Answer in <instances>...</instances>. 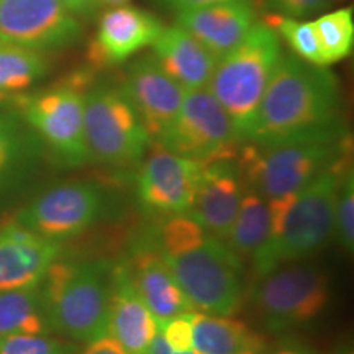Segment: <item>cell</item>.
<instances>
[{
    "instance_id": "cell-4",
    "label": "cell",
    "mask_w": 354,
    "mask_h": 354,
    "mask_svg": "<svg viewBox=\"0 0 354 354\" xmlns=\"http://www.w3.org/2000/svg\"><path fill=\"white\" fill-rule=\"evenodd\" d=\"M113 268L109 261L50 266L41 292L53 331L81 343L107 335Z\"/></svg>"
},
{
    "instance_id": "cell-28",
    "label": "cell",
    "mask_w": 354,
    "mask_h": 354,
    "mask_svg": "<svg viewBox=\"0 0 354 354\" xmlns=\"http://www.w3.org/2000/svg\"><path fill=\"white\" fill-rule=\"evenodd\" d=\"M335 234L348 253L354 251V174L344 169L335 198Z\"/></svg>"
},
{
    "instance_id": "cell-12",
    "label": "cell",
    "mask_w": 354,
    "mask_h": 354,
    "mask_svg": "<svg viewBox=\"0 0 354 354\" xmlns=\"http://www.w3.org/2000/svg\"><path fill=\"white\" fill-rule=\"evenodd\" d=\"M203 162L154 143L140 167L136 194L146 210L187 215L196 198Z\"/></svg>"
},
{
    "instance_id": "cell-2",
    "label": "cell",
    "mask_w": 354,
    "mask_h": 354,
    "mask_svg": "<svg viewBox=\"0 0 354 354\" xmlns=\"http://www.w3.org/2000/svg\"><path fill=\"white\" fill-rule=\"evenodd\" d=\"M194 310L233 315L243 302V261L192 216L174 215L153 240Z\"/></svg>"
},
{
    "instance_id": "cell-38",
    "label": "cell",
    "mask_w": 354,
    "mask_h": 354,
    "mask_svg": "<svg viewBox=\"0 0 354 354\" xmlns=\"http://www.w3.org/2000/svg\"><path fill=\"white\" fill-rule=\"evenodd\" d=\"M130 0H94L95 6H104V7H120V6H127Z\"/></svg>"
},
{
    "instance_id": "cell-39",
    "label": "cell",
    "mask_w": 354,
    "mask_h": 354,
    "mask_svg": "<svg viewBox=\"0 0 354 354\" xmlns=\"http://www.w3.org/2000/svg\"><path fill=\"white\" fill-rule=\"evenodd\" d=\"M241 354H268V348L266 349H251V351L241 353Z\"/></svg>"
},
{
    "instance_id": "cell-33",
    "label": "cell",
    "mask_w": 354,
    "mask_h": 354,
    "mask_svg": "<svg viewBox=\"0 0 354 354\" xmlns=\"http://www.w3.org/2000/svg\"><path fill=\"white\" fill-rule=\"evenodd\" d=\"M158 6L171 12H180V10H189V8H198V7H207V6H216V3H227L234 2V0H154Z\"/></svg>"
},
{
    "instance_id": "cell-20",
    "label": "cell",
    "mask_w": 354,
    "mask_h": 354,
    "mask_svg": "<svg viewBox=\"0 0 354 354\" xmlns=\"http://www.w3.org/2000/svg\"><path fill=\"white\" fill-rule=\"evenodd\" d=\"M158 330L159 323L136 292L127 266H115L107 335L128 354H148Z\"/></svg>"
},
{
    "instance_id": "cell-34",
    "label": "cell",
    "mask_w": 354,
    "mask_h": 354,
    "mask_svg": "<svg viewBox=\"0 0 354 354\" xmlns=\"http://www.w3.org/2000/svg\"><path fill=\"white\" fill-rule=\"evenodd\" d=\"M81 354H128L110 335H104L94 342L87 343V348Z\"/></svg>"
},
{
    "instance_id": "cell-24",
    "label": "cell",
    "mask_w": 354,
    "mask_h": 354,
    "mask_svg": "<svg viewBox=\"0 0 354 354\" xmlns=\"http://www.w3.org/2000/svg\"><path fill=\"white\" fill-rule=\"evenodd\" d=\"M271 212L269 203L256 190L246 187L240 209L227 236V245L238 256H253L263 248L269 236Z\"/></svg>"
},
{
    "instance_id": "cell-9",
    "label": "cell",
    "mask_w": 354,
    "mask_h": 354,
    "mask_svg": "<svg viewBox=\"0 0 354 354\" xmlns=\"http://www.w3.org/2000/svg\"><path fill=\"white\" fill-rule=\"evenodd\" d=\"M240 141L228 113L205 87L185 92L179 113L156 143L177 154L207 162L234 156Z\"/></svg>"
},
{
    "instance_id": "cell-18",
    "label": "cell",
    "mask_w": 354,
    "mask_h": 354,
    "mask_svg": "<svg viewBox=\"0 0 354 354\" xmlns=\"http://www.w3.org/2000/svg\"><path fill=\"white\" fill-rule=\"evenodd\" d=\"M176 15V25L198 39L216 57L233 50L256 24V12L250 0L189 8Z\"/></svg>"
},
{
    "instance_id": "cell-27",
    "label": "cell",
    "mask_w": 354,
    "mask_h": 354,
    "mask_svg": "<svg viewBox=\"0 0 354 354\" xmlns=\"http://www.w3.org/2000/svg\"><path fill=\"white\" fill-rule=\"evenodd\" d=\"M264 24L271 26L279 37L284 38L294 55L299 56L300 59L315 66H326L313 21H302L284 15H271L266 19Z\"/></svg>"
},
{
    "instance_id": "cell-10",
    "label": "cell",
    "mask_w": 354,
    "mask_h": 354,
    "mask_svg": "<svg viewBox=\"0 0 354 354\" xmlns=\"http://www.w3.org/2000/svg\"><path fill=\"white\" fill-rule=\"evenodd\" d=\"M84 99L82 82L74 79L21 104L26 122L69 166L91 161L84 130Z\"/></svg>"
},
{
    "instance_id": "cell-5",
    "label": "cell",
    "mask_w": 354,
    "mask_h": 354,
    "mask_svg": "<svg viewBox=\"0 0 354 354\" xmlns=\"http://www.w3.org/2000/svg\"><path fill=\"white\" fill-rule=\"evenodd\" d=\"M282 56L279 35L268 24L256 21L246 37L216 61L207 88L228 113L241 141Z\"/></svg>"
},
{
    "instance_id": "cell-29",
    "label": "cell",
    "mask_w": 354,
    "mask_h": 354,
    "mask_svg": "<svg viewBox=\"0 0 354 354\" xmlns=\"http://www.w3.org/2000/svg\"><path fill=\"white\" fill-rule=\"evenodd\" d=\"M0 354H77V348L50 335H7L0 336Z\"/></svg>"
},
{
    "instance_id": "cell-30",
    "label": "cell",
    "mask_w": 354,
    "mask_h": 354,
    "mask_svg": "<svg viewBox=\"0 0 354 354\" xmlns=\"http://www.w3.org/2000/svg\"><path fill=\"white\" fill-rule=\"evenodd\" d=\"M194 312V310H192ZM192 312L180 313L159 325V333L176 353L192 351Z\"/></svg>"
},
{
    "instance_id": "cell-23",
    "label": "cell",
    "mask_w": 354,
    "mask_h": 354,
    "mask_svg": "<svg viewBox=\"0 0 354 354\" xmlns=\"http://www.w3.org/2000/svg\"><path fill=\"white\" fill-rule=\"evenodd\" d=\"M53 333L39 284L0 290V336Z\"/></svg>"
},
{
    "instance_id": "cell-22",
    "label": "cell",
    "mask_w": 354,
    "mask_h": 354,
    "mask_svg": "<svg viewBox=\"0 0 354 354\" xmlns=\"http://www.w3.org/2000/svg\"><path fill=\"white\" fill-rule=\"evenodd\" d=\"M192 348L197 354H241L266 349V342L236 318L192 312Z\"/></svg>"
},
{
    "instance_id": "cell-25",
    "label": "cell",
    "mask_w": 354,
    "mask_h": 354,
    "mask_svg": "<svg viewBox=\"0 0 354 354\" xmlns=\"http://www.w3.org/2000/svg\"><path fill=\"white\" fill-rule=\"evenodd\" d=\"M46 71L41 51L0 41V99L32 87Z\"/></svg>"
},
{
    "instance_id": "cell-11",
    "label": "cell",
    "mask_w": 354,
    "mask_h": 354,
    "mask_svg": "<svg viewBox=\"0 0 354 354\" xmlns=\"http://www.w3.org/2000/svg\"><path fill=\"white\" fill-rule=\"evenodd\" d=\"M105 207L102 189L92 183H69L48 190L20 212L17 223L59 241L86 232Z\"/></svg>"
},
{
    "instance_id": "cell-31",
    "label": "cell",
    "mask_w": 354,
    "mask_h": 354,
    "mask_svg": "<svg viewBox=\"0 0 354 354\" xmlns=\"http://www.w3.org/2000/svg\"><path fill=\"white\" fill-rule=\"evenodd\" d=\"M20 140L15 123L7 115L0 113V179L15 161L19 154Z\"/></svg>"
},
{
    "instance_id": "cell-13",
    "label": "cell",
    "mask_w": 354,
    "mask_h": 354,
    "mask_svg": "<svg viewBox=\"0 0 354 354\" xmlns=\"http://www.w3.org/2000/svg\"><path fill=\"white\" fill-rule=\"evenodd\" d=\"M79 37L81 24L59 0H0V41L44 51Z\"/></svg>"
},
{
    "instance_id": "cell-3",
    "label": "cell",
    "mask_w": 354,
    "mask_h": 354,
    "mask_svg": "<svg viewBox=\"0 0 354 354\" xmlns=\"http://www.w3.org/2000/svg\"><path fill=\"white\" fill-rule=\"evenodd\" d=\"M338 165L339 161L297 192L268 201L269 236L253 256L258 277L308 258L335 236V198L342 177Z\"/></svg>"
},
{
    "instance_id": "cell-6",
    "label": "cell",
    "mask_w": 354,
    "mask_h": 354,
    "mask_svg": "<svg viewBox=\"0 0 354 354\" xmlns=\"http://www.w3.org/2000/svg\"><path fill=\"white\" fill-rule=\"evenodd\" d=\"M338 136L250 143L238 156L243 180L266 201L289 196L338 162Z\"/></svg>"
},
{
    "instance_id": "cell-17",
    "label": "cell",
    "mask_w": 354,
    "mask_h": 354,
    "mask_svg": "<svg viewBox=\"0 0 354 354\" xmlns=\"http://www.w3.org/2000/svg\"><path fill=\"white\" fill-rule=\"evenodd\" d=\"M59 250V241L19 223L0 228V290L39 284Z\"/></svg>"
},
{
    "instance_id": "cell-15",
    "label": "cell",
    "mask_w": 354,
    "mask_h": 354,
    "mask_svg": "<svg viewBox=\"0 0 354 354\" xmlns=\"http://www.w3.org/2000/svg\"><path fill=\"white\" fill-rule=\"evenodd\" d=\"M245 185L236 154L203 162L196 198L187 215L210 234L227 241Z\"/></svg>"
},
{
    "instance_id": "cell-14",
    "label": "cell",
    "mask_w": 354,
    "mask_h": 354,
    "mask_svg": "<svg viewBox=\"0 0 354 354\" xmlns=\"http://www.w3.org/2000/svg\"><path fill=\"white\" fill-rule=\"evenodd\" d=\"M120 88L154 143L169 130L185 97L184 88L167 76L153 55L128 68Z\"/></svg>"
},
{
    "instance_id": "cell-36",
    "label": "cell",
    "mask_w": 354,
    "mask_h": 354,
    "mask_svg": "<svg viewBox=\"0 0 354 354\" xmlns=\"http://www.w3.org/2000/svg\"><path fill=\"white\" fill-rule=\"evenodd\" d=\"M268 354H317V353L312 351V349L307 346H304V344L290 342V343H282L281 346L272 349V351H268Z\"/></svg>"
},
{
    "instance_id": "cell-32",
    "label": "cell",
    "mask_w": 354,
    "mask_h": 354,
    "mask_svg": "<svg viewBox=\"0 0 354 354\" xmlns=\"http://www.w3.org/2000/svg\"><path fill=\"white\" fill-rule=\"evenodd\" d=\"M330 0H269L274 10L279 15L290 17V19H304V17L315 15L328 6Z\"/></svg>"
},
{
    "instance_id": "cell-8",
    "label": "cell",
    "mask_w": 354,
    "mask_h": 354,
    "mask_svg": "<svg viewBox=\"0 0 354 354\" xmlns=\"http://www.w3.org/2000/svg\"><path fill=\"white\" fill-rule=\"evenodd\" d=\"M251 299L266 326L286 331L307 325L330 302V279L313 266H281L259 276Z\"/></svg>"
},
{
    "instance_id": "cell-37",
    "label": "cell",
    "mask_w": 354,
    "mask_h": 354,
    "mask_svg": "<svg viewBox=\"0 0 354 354\" xmlns=\"http://www.w3.org/2000/svg\"><path fill=\"white\" fill-rule=\"evenodd\" d=\"M148 354H197V353L194 351V349H192V351H187V353H176V351H172V349L166 344L165 339H162V336H161V333H159V330H158V333H156V336H154L151 346H149Z\"/></svg>"
},
{
    "instance_id": "cell-16",
    "label": "cell",
    "mask_w": 354,
    "mask_h": 354,
    "mask_svg": "<svg viewBox=\"0 0 354 354\" xmlns=\"http://www.w3.org/2000/svg\"><path fill=\"white\" fill-rule=\"evenodd\" d=\"M165 30L153 13L136 7H112L99 20L88 57L95 66L125 63L133 55L151 46Z\"/></svg>"
},
{
    "instance_id": "cell-35",
    "label": "cell",
    "mask_w": 354,
    "mask_h": 354,
    "mask_svg": "<svg viewBox=\"0 0 354 354\" xmlns=\"http://www.w3.org/2000/svg\"><path fill=\"white\" fill-rule=\"evenodd\" d=\"M59 2L74 15H86L95 7L94 0H59Z\"/></svg>"
},
{
    "instance_id": "cell-26",
    "label": "cell",
    "mask_w": 354,
    "mask_h": 354,
    "mask_svg": "<svg viewBox=\"0 0 354 354\" xmlns=\"http://www.w3.org/2000/svg\"><path fill=\"white\" fill-rule=\"evenodd\" d=\"M326 66L338 63L353 50L354 21L351 8H339L313 20Z\"/></svg>"
},
{
    "instance_id": "cell-7",
    "label": "cell",
    "mask_w": 354,
    "mask_h": 354,
    "mask_svg": "<svg viewBox=\"0 0 354 354\" xmlns=\"http://www.w3.org/2000/svg\"><path fill=\"white\" fill-rule=\"evenodd\" d=\"M84 130L91 161L113 167L138 165L151 145L120 87L97 86L86 92Z\"/></svg>"
},
{
    "instance_id": "cell-21",
    "label": "cell",
    "mask_w": 354,
    "mask_h": 354,
    "mask_svg": "<svg viewBox=\"0 0 354 354\" xmlns=\"http://www.w3.org/2000/svg\"><path fill=\"white\" fill-rule=\"evenodd\" d=\"M151 46L161 69L185 92L209 86L218 57L179 25L165 26Z\"/></svg>"
},
{
    "instance_id": "cell-19",
    "label": "cell",
    "mask_w": 354,
    "mask_h": 354,
    "mask_svg": "<svg viewBox=\"0 0 354 354\" xmlns=\"http://www.w3.org/2000/svg\"><path fill=\"white\" fill-rule=\"evenodd\" d=\"M128 276L146 307L151 310L159 325L180 313L192 312L194 307L180 289L166 261L156 246H138L128 263Z\"/></svg>"
},
{
    "instance_id": "cell-1",
    "label": "cell",
    "mask_w": 354,
    "mask_h": 354,
    "mask_svg": "<svg viewBox=\"0 0 354 354\" xmlns=\"http://www.w3.org/2000/svg\"><path fill=\"white\" fill-rule=\"evenodd\" d=\"M339 88L326 66L282 56L266 87L245 141L272 145L289 140L338 136Z\"/></svg>"
}]
</instances>
